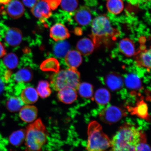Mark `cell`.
<instances>
[{"instance_id":"obj_2","label":"cell","mask_w":151,"mask_h":151,"mask_svg":"<svg viewBox=\"0 0 151 151\" xmlns=\"http://www.w3.org/2000/svg\"><path fill=\"white\" fill-rule=\"evenodd\" d=\"M120 34V31L111 24L106 15H100L92 22L91 37L96 47L108 46L117 38Z\"/></svg>"},{"instance_id":"obj_18","label":"cell","mask_w":151,"mask_h":151,"mask_svg":"<svg viewBox=\"0 0 151 151\" xmlns=\"http://www.w3.org/2000/svg\"><path fill=\"white\" fill-rule=\"evenodd\" d=\"M65 62L70 68L76 69L82 63V57L80 53L77 51H69L65 56Z\"/></svg>"},{"instance_id":"obj_22","label":"cell","mask_w":151,"mask_h":151,"mask_svg":"<svg viewBox=\"0 0 151 151\" xmlns=\"http://www.w3.org/2000/svg\"><path fill=\"white\" fill-rule=\"evenodd\" d=\"M70 45L66 41H59L55 45L53 52L57 57L60 58L65 57L70 49Z\"/></svg>"},{"instance_id":"obj_5","label":"cell","mask_w":151,"mask_h":151,"mask_svg":"<svg viewBox=\"0 0 151 151\" xmlns=\"http://www.w3.org/2000/svg\"><path fill=\"white\" fill-rule=\"evenodd\" d=\"M80 73L76 69L70 68L52 75L50 77V86L57 91L67 86L77 90L80 84Z\"/></svg>"},{"instance_id":"obj_31","label":"cell","mask_w":151,"mask_h":151,"mask_svg":"<svg viewBox=\"0 0 151 151\" xmlns=\"http://www.w3.org/2000/svg\"><path fill=\"white\" fill-rule=\"evenodd\" d=\"M3 63L6 67L9 69H15L18 66V58L16 54L10 53L4 58Z\"/></svg>"},{"instance_id":"obj_23","label":"cell","mask_w":151,"mask_h":151,"mask_svg":"<svg viewBox=\"0 0 151 151\" xmlns=\"http://www.w3.org/2000/svg\"><path fill=\"white\" fill-rule=\"evenodd\" d=\"M106 5L109 12L114 15L120 14L124 9L123 0H106Z\"/></svg>"},{"instance_id":"obj_1","label":"cell","mask_w":151,"mask_h":151,"mask_svg":"<svg viewBox=\"0 0 151 151\" xmlns=\"http://www.w3.org/2000/svg\"><path fill=\"white\" fill-rule=\"evenodd\" d=\"M146 141L144 132L134 126L125 123L113 137L109 151H136L138 145Z\"/></svg>"},{"instance_id":"obj_4","label":"cell","mask_w":151,"mask_h":151,"mask_svg":"<svg viewBox=\"0 0 151 151\" xmlns=\"http://www.w3.org/2000/svg\"><path fill=\"white\" fill-rule=\"evenodd\" d=\"M87 132V151H105L110 148L111 141L99 122L93 121L89 123Z\"/></svg>"},{"instance_id":"obj_29","label":"cell","mask_w":151,"mask_h":151,"mask_svg":"<svg viewBox=\"0 0 151 151\" xmlns=\"http://www.w3.org/2000/svg\"><path fill=\"white\" fill-rule=\"evenodd\" d=\"M37 91L38 94L42 99H46L49 97L52 92L50 87V84L46 81H40Z\"/></svg>"},{"instance_id":"obj_6","label":"cell","mask_w":151,"mask_h":151,"mask_svg":"<svg viewBox=\"0 0 151 151\" xmlns=\"http://www.w3.org/2000/svg\"><path fill=\"white\" fill-rule=\"evenodd\" d=\"M127 115L124 109L114 106H109L104 109L99 114L102 122L111 124L116 123Z\"/></svg>"},{"instance_id":"obj_10","label":"cell","mask_w":151,"mask_h":151,"mask_svg":"<svg viewBox=\"0 0 151 151\" xmlns=\"http://www.w3.org/2000/svg\"><path fill=\"white\" fill-rule=\"evenodd\" d=\"M50 37L56 41L64 40L70 36L68 30L63 24L57 23L50 28Z\"/></svg>"},{"instance_id":"obj_16","label":"cell","mask_w":151,"mask_h":151,"mask_svg":"<svg viewBox=\"0 0 151 151\" xmlns=\"http://www.w3.org/2000/svg\"><path fill=\"white\" fill-rule=\"evenodd\" d=\"M119 48L122 54L128 57L135 56L137 52L134 43L127 38L120 40L119 44Z\"/></svg>"},{"instance_id":"obj_28","label":"cell","mask_w":151,"mask_h":151,"mask_svg":"<svg viewBox=\"0 0 151 151\" xmlns=\"http://www.w3.org/2000/svg\"><path fill=\"white\" fill-rule=\"evenodd\" d=\"M24 103L21 98L11 97L7 101L6 107L11 112H17L20 110L23 106Z\"/></svg>"},{"instance_id":"obj_39","label":"cell","mask_w":151,"mask_h":151,"mask_svg":"<svg viewBox=\"0 0 151 151\" xmlns=\"http://www.w3.org/2000/svg\"><path fill=\"white\" fill-rule=\"evenodd\" d=\"M45 1H48V0H45Z\"/></svg>"},{"instance_id":"obj_9","label":"cell","mask_w":151,"mask_h":151,"mask_svg":"<svg viewBox=\"0 0 151 151\" xmlns=\"http://www.w3.org/2000/svg\"><path fill=\"white\" fill-rule=\"evenodd\" d=\"M58 98L62 103L70 104L74 103L77 99L76 90L70 87H65L58 91Z\"/></svg>"},{"instance_id":"obj_33","label":"cell","mask_w":151,"mask_h":151,"mask_svg":"<svg viewBox=\"0 0 151 151\" xmlns=\"http://www.w3.org/2000/svg\"><path fill=\"white\" fill-rule=\"evenodd\" d=\"M136 151H151V148L147 141L142 142L138 145Z\"/></svg>"},{"instance_id":"obj_11","label":"cell","mask_w":151,"mask_h":151,"mask_svg":"<svg viewBox=\"0 0 151 151\" xmlns=\"http://www.w3.org/2000/svg\"><path fill=\"white\" fill-rule=\"evenodd\" d=\"M128 109L132 115L146 120L151 119V116L149 114L148 105L143 100L138 101L135 106L128 107Z\"/></svg>"},{"instance_id":"obj_20","label":"cell","mask_w":151,"mask_h":151,"mask_svg":"<svg viewBox=\"0 0 151 151\" xmlns=\"http://www.w3.org/2000/svg\"><path fill=\"white\" fill-rule=\"evenodd\" d=\"M105 83L109 89L116 91L120 89L123 84V80L122 77L118 74L111 73L107 75Z\"/></svg>"},{"instance_id":"obj_38","label":"cell","mask_w":151,"mask_h":151,"mask_svg":"<svg viewBox=\"0 0 151 151\" xmlns=\"http://www.w3.org/2000/svg\"><path fill=\"white\" fill-rule=\"evenodd\" d=\"M11 0H0V4H8Z\"/></svg>"},{"instance_id":"obj_19","label":"cell","mask_w":151,"mask_h":151,"mask_svg":"<svg viewBox=\"0 0 151 151\" xmlns=\"http://www.w3.org/2000/svg\"><path fill=\"white\" fill-rule=\"evenodd\" d=\"M39 95L37 91L32 87H27L22 91L21 94V99L24 104H32L37 101Z\"/></svg>"},{"instance_id":"obj_12","label":"cell","mask_w":151,"mask_h":151,"mask_svg":"<svg viewBox=\"0 0 151 151\" xmlns=\"http://www.w3.org/2000/svg\"><path fill=\"white\" fill-rule=\"evenodd\" d=\"M22 35L21 31L18 28H11L5 34V40L9 45L12 47L19 46L21 43Z\"/></svg>"},{"instance_id":"obj_30","label":"cell","mask_w":151,"mask_h":151,"mask_svg":"<svg viewBox=\"0 0 151 151\" xmlns=\"http://www.w3.org/2000/svg\"><path fill=\"white\" fill-rule=\"evenodd\" d=\"M78 90L79 94L81 97L85 99H90L93 95V86L88 83H83L80 84Z\"/></svg>"},{"instance_id":"obj_32","label":"cell","mask_w":151,"mask_h":151,"mask_svg":"<svg viewBox=\"0 0 151 151\" xmlns=\"http://www.w3.org/2000/svg\"><path fill=\"white\" fill-rule=\"evenodd\" d=\"M62 8L67 12H73L78 7V0H61Z\"/></svg>"},{"instance_id":"obj_34","label":"cell","mask_w":151,"mask_h":151,"mask_svg":"<svg viewBox=\"0 0 151 151\" xmlns=\"http://www.w3.org/2000/svg\"><path fill=\"white\" fill-rule=\"evenodd\" d=\"M61 0H48L47 1L51 9H55L61 3Z\"/></svg>"},{"instance_id":"obj_27","label":"cell","mask_w":151,"mask_h":151,"mask_svg":"<svg viewBox=\"0 0 151 151\" xmlns=\"http://www.w3.org/2000/svg\"><path fill=\"white\" fill-rule=\"evenodd\" d=\"M26 131L23 129L18 130L11 134L9 137V141L14 146H19L25 140Z\"/></svg>"},{"instance_id":"obj_25","label":"cell","mask_w":151,"mask_h":151,"mask_svg":"<svg viewBox=\"0 0 151 151\" xmlns=\"http://www.w3.org/2000/svg\"><path fill=\"white\" fill-rule=\"evenodd\" d=\"M40 68L43 71H52L57 73L59 71V63L56 58H50L43 62Z\"/></svg>"},{"instance_id":"obj_15","label":"cell","mask_w":151,"mask_h":151,"mask_svg":"<svg viewBox=\"0 0 151 151\" xmlns=\"http://www.w3.org/2000/svg\"><path fill=\"white\" fill-rule=\"evenodd\" d=\"M38 114V109L35 106H24L20 109V117L23 121L27 123H31L35 121Z\"/></svg>"},{"instance_id":"obj_26","label":"cell","mask_w":151,"mask_h":151,"mask_svg":"<svg viewBox=\"0 0 151 151\" xmlns=\"http://www.w3.org/2000/svg\"><path fill=\"white\" fill-rule=\"evenodd\" d=\"M124 82L126 86L129 89L138 90L141 87L140 79L137 75L131 73L128 74L125 78Z\"/></svg>"},{"instance_id":"obj_17","label":"cell","mask_w":151,"mask_h":151,"mask_svg":"<svg viewBox=\"0 0 151 151\" xmlns=\"http://www.w3.org/2000/svg\"><path fill=\"white\" fill-rule=\"evenodd\" d=\"M95 47L92 40L84 38L79 41L77 44L76 48L81 54L87 56L92 53Z\"/></svg>"},{"instance_id":"obj_35","label":"cell","mask_w":151,"mask_h":151,"mask_svg":"<svg viewBox=\"0 0 151 151\" xmlns=\"http://www.w3.org/2000/svg\"><path fill=\"white\" fill-rule=\"evenodd\" d=\"M23 4L29 8H32L37 2V0H22Z\"/></svg>"},{"instance_id":"obj_8","label":"cell","mask_w":151,"mask_h":151,"mask_svg":"<svg viewBox=\"0 0 151 151\" xmlns=\"http://www.w3.org/2000/svg\"><path fill=\"white\" fill-rule=\"evenodd\" d=\"M31 9L32 14L41 20L50 18L52 14L51 9L47 1L45 0L38 1Z\"/></svg>"},{"instance_id":"obj_24","label":"cell","mask_w":151,"mask_h":151,"mask_svg":"<svg viewBox=\"0 0 151 151\" xmlns=\"http://www.w3.org/2000/svg\"><path fill=\"white\" fill-rule=\"evenodd\" d=\"M111 94L109 91L105 88H101L96 92L94 99L98 104L105 105L110 101Z\"/></svg>"},{"instance_id":"obj_21","label":"cell","mask_w":151,"mask_h":151,"mask_svg":"<svg viewBox=\"0 0 151 151\" xmlns=\"http://www.w3.org/2000/svg\"><path fill=\"white\" fill-rule=\"evenodd\" d=\"M33 77V73L31 68L26 67L18 71L14 76V80L18 83L27 82L31 81Z\"/></svg>"},{"instance_id":"obj_36","label":"cell","mask_w":151,"mask_h":151,"mask_svg":"<svg viewBox=\"0 0 151 151\" xmlns=\"http://www.w3.org/2000/svg\"><path fill=\"white\" fill-rule=\"evenodd\" d=\"M6 54V50L4 45L0 42V58L5 55Z\"/></svg>"},{"instance_id":"obj_37","label":"cell","mask_w":151,"mask_h":151,"mask_svg":"<svg viewBox=\"0 0 151 151\" xmlns=\"http://www.w3.org/2000/svg\"><path fill=\"white\" fill-rule=\"evenodd\" d=\"M4 88V84L3 81L0 79V94L3 92Z\"/></svg>"},{"instance_id":"obj_7","label":"cell","mask_w":151,"mask_h":151,"mask_svg":"<svg viewBox=\"0 0 151 151\" xmlns=\"http://www.w3.org/2000/svg\"><path fill=\"white\" fill-rule=\"evenodd\" d=\"M135 56L138 66L151 71V44L148 47L142 44Z\"/></svg>"},{"instance_id":"obj_13","label":"cell","mask_w":151,"mask_h":151,"mask_svg":"<svg viewBox=\"0 0 151 151\" xmlns=\"http://www.w3.org/2000/svg\"><path fill=\"white\" fill-rule=\"evenodd\" d=\"M74 17L76 21L81 26L88 25L91 20L90 9L86 6H82L76 11Z\"/></svg>"},{"instance_id":"obj_14","label":"cell","mask_w":151,"mask_h":151,"mask_svg":"<svg viewBox=\"0 0 151 151\" xmlns=\"http://www.w3.org/2000/svg\"><path fill=\"white\" fill-rule=\"evenodd\" d=\"M24 12V5L18 0H13L9 2L7 7V12L9 16L14 19L19 18Z\"/></svg>"},{"instance_id":"obj_3","label":"cell","mask_w":151,"mask_h":151,"mask_svg":"<svg viewBox=\"0 0 151 151\" xmlns=\"http://www.w3.org/2000/svg\"><path fill=\"white\" fill-rule=\"evenodd\" d=\"M48 131L40 118L28 126L26 130L25 151H41L46 144Z\"/></svg>"}]
</instances>
